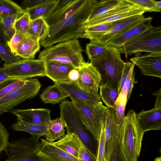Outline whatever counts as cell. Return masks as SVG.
<instances>
[{"instance_id":"74e56055","label":"cell","mask_w":161,"mask_h":161,"mask_svg":"<svg viewBox=\"0 0 161 161\" xmlns=\"http://www.w3.org/2000/svg\"><path fill=\"white\" fill-rule=\"evenodd\" d=\"M108 45L97 41H90L86 44V53L90 60L92 58L105 50Z\"/></svg>"},{"instance_id":"836d02e7","label":"cell","mask_w":161,"mask_h":161,"mask_svg":"<svg viewBox=\"0 0 161 161\" xmlns=\"http://www.w3.org/2000/svg\"><path fill=\"white\" fill-rule=\"evenodd\" d=\"M14 2L10 0H0V21L7 16L23 14L26 12Z\"/></svg>"},{"instance_id":"5bb4252c","label":"cell","mask_w":161,"mask_h":161,"mask_svg":"<svg viewBox=\"0 0 161 161\" xmlns=\"http://www.w3.org/2000/svg\"><path fill=\"white\" fill-rule=\"evenodd\" d=\"M79 69L78 86L87 92L98 93L101 76L97 69L87 62Z\"/></svg>"},{"instance_id":"83f0119b","label":"cell","mask_w":161,"mask_h":161,"mask_svg":"<svg viewBox=\"0 0 161 161\" xmlns=\"http://www.w3.org/2000/svg\"><path fill=\"white\" fill-rule=\"evenodd\" d=\"M125 1V0H97L92 12L86 22L103 15L117 7L123 3Z\"/></svg>"},{"instance_id":"f546056e","label":"cell","mask_w":161,"mask_h":161,"mask_svg":"<svg viewBox=\"0 0 161 161\" xmlns=\"http://www.w3.org/2000/svg\"><path fill=\"white\" fill-rule=\"evenodd\" d=\"M113 24V22L104 23L85 28L80 38L88 39L90 41H97L109 30Z\"/></svg>"},{"instance_id":"484cf974","label":"cell","mask_w":161,"mask_h":161,"mask_svg":"<svg viewBox=\"0 0 161 161\" xmlns=\"http://www.w3.org/2000/svg\"><path fill=\"white\" fill-rule=\"evenodd\" d=\"M68 95L56 83L46 88L40 95V97L45 103L55 104L59 103Z\"/></svg>"},{"instance_id":"f907efd6","label":"cell","mask_w":161,"mask_h":161,"mask_svg":"<svg viewBox=\"0 0 161 161\" xmlns=\"http://www.w3.org/2000/svg\"><path fill=\"white\" fill-rule=\"evenodd\" d=\"M3 39H4V38L3 35L1 30L0 29V42L3 43Z\"/></svg>"},{"instance_id":"681fc988","label":"cell","mask_w":161,"mask_h":161,"mask_svg":"<svg viewBox=\"0 0 161 161\" xmlns=\"http://www.w3.org/2000/svg\"><path fill=\"white\" fill-rule=\"evenodd\" d=\"M9 78L5 72L3 67H0V82Z\"/></svg>"},{"instance_id":"ba28073f","label":"cell","mask_w":161,"mask_h":161,"mask_svg":"<svg viewBox=\"0 0 161 161\" xmlns=\"http://www.w3.org/2000/svg\"><path fill=\"white\" fill-rule=\"evenodd\" d=\"M121 53L130 56L138 52H161V27H152L144 31L137 39L116 47Z\"/></svg>"},{"instance_id":"d4e9b609","label":"cell","mask_w":161,"mask_h":161,"mask_svg":"<svg viewBox=\"0 0 161 161\" xmlns=\"http://www.w3.org/2000/svg\"><path fill=\"white\" fill-rule=\"evenodd\" d=\"M17 121L12 125V128L16 131H23L30 133L31 136L40 138L45 136L47 131L46 124H36L27 122L19 117Z\"/></svg>"},{"instance_id":"60d3db41","label":"cell","mask_w":161,"mask_h":161,"mask_svg":"<svg viewBox=\"0 0 161 161\" xmlns=\"http://www.w3.org/2000/svg\"><path fill=\"white\" fill-rule=\"evenodd\" d=\"M104 125L102 128L97 155V161H105V139L104 133Z\"/></svg>"},{"instance_id":"b9f144b4","label":"cell","mask_w":161,"mask_h":161,"mask_svg":"<svg viewBox=\"0 0 161 161\" xmlns=\"http://www.w3.org/2000/svg\"><path fill=\"white\" fill-rule=\"evenodd\" d=\"M78 158L82 161H97V156L93 154L83 142L78 152Z\"/></svg>"},{"instance_id":"7402d4cb","label":"cell","mask_w":161,"mask_h":161,"mask_svg":"<svg viewBox=\"0 0 161 161\" xmlns=\"http://www.w3.org/2000/svg\"><path fill=\"white\" fill-rule=\"evenodd\" d=\"M52 142L59 148L78 158V152L82 142L75 134L67 131L61 139Z\"/></svg>"},{"instance_id":"ee69618b","label":"cell","mask_w":161,"mask_h":161,"mask_svg":"<svg viewBox=\"0 0 161 161\" xmlns=\"http://www.w3.org/2000/svg\"><path fill=\"white\" fill-rule=\"evenodd\" d=\"M9 134L5 126L0 121V154L4 151L8 142Z\"/></svg>"},{"instance_id":"6da1fadb","label":"cell","mask_w":161,"mask_h":161,"mask_svg":"<svg viewBox=\"0 0 161 161\" xmlns=\"http://www.w3.org/2000/svg\"><path fill=\"white\" fill-rule=\"evenodd\" d=\"M97 1L70 0L64 5H58L54 11L45 19L49 29L40 40V45L46 48L57 43L80 38Z\"/></svg>"},{"instance_id":"1f68e13d","label":"cell","mask_w":161,"mask_h":161,"mask_svg":"<svg viewBox=\"0 0 161 161\" xmlns=\"http://www.w3.org/2000/svg\"><path fill=\"white\" fill-rule=\"evenodd\" d=\"M27 79L9 78L0 82V100L24 85Z\"/></svg>"},{"instance_id":"5b68a950","label":"cell","mask_w":161,"mask_h":161,"mask_svg":"<svg viewBox=\"0 0 161 161\" xmlns=\"http://www.w3.org/2000/svg\"><path fill=\"white\" fill-rule=\"evenodd\" d=\"M60 117L64 122L67 131L75 134L84 145L97 156L98 143L85 127L75 105L68 99L59 104Z\"/></svg>"},{"instance_id":"d6986e66","label":"cell","mask_w":161,"mask_h":161,"mask_svg":"<svg viewBox=\"0 0 161 161\" xmlns=\"http://www.w3.org/2000/svg\"><path fill=\"white\" fill-rule=\"evenodd\" d=\"M119 127L116 112L109 108L104 127L105 159L107 160L111 152L115 141L118 136Z\"/></svg>"},{"instance_id":"e0dca14e","label":"cell","mask_w":161,"mask_h":161,"mask_svg":"<svg viewBox=\"0 0 161 161\" xmlns=\"http://www.w3.org/2000/svg\"><path fill=\"white\" fill-rule=\"evenodd\" d=\"M136 117L141 129L145 133L150 130L161 129V105H155L151 109H142Z\"/></svg>"},{"instance_id":"d590c367","label":"cell","mask_w":161,"mask_h":161,"mask_svg":"<svg viewBox=\"0 0 161 161\" xmlns=\"http://www.w3.org/2000/svg\"><path fill=\"white\" fill-rule=\"evenodd\" d=\"M144 10L145 12H160L161 10V1L153 0H127Z\"/></svg>"},{"instance_id":"4316f807","label":"cell","mask_w":161,"mask_h":161,"mask_svg":"<svg viewBox=\"0 0 161 161\" xmlns=\"http://www.w3.org/2000/svg\"><path fill=\"white\" fill-rule=\"evenodd\" d=\"M46 126L47 131L45 137L50 142L59 140L65 135V125L60 117L51 120L47 123Z\"/></svg>"},{"instance_id":"8fae6325","label":"cell","mask_w":161,"mask_h":161,"mask_svg":"<svg viewBox=\"0 0 161 161\" xmlns=\"http://www.w3.org/2000/svg\"><path fill=\"white\" fill-rule=\"evenodd\" d=\"M136 53L130 59L132 63L138 67L142 74L149 76L161 78V52L149 53L143 55Z\"/></svg>"},{"instance_id":"cb8c5ba5","label":"cell","mask_w":161,"mask_h":161,"mask_svg":"<svg viewBox=\"0 0 161 161\" xmlns=\"http://www.w3.org/2000/svg\"><path fill=\"white\" fill-rule=\"evenodd\" d=\"M59 0H46L44 2L34 7L25 9L31 20L49 16L56 9Z\"/></svg>"},{"instance_id":"9c48e42d","label":"cell","mask_w":161,"mask_h":161,"mask_svg":"<svg viewBox=\"0 0 161 161\" xmlns=\"http://www.w3.org/2000/svg\"><path fill=\"white\" fill-rule=\"evenodd\" d=\"M5 72L9 78L27 79L46 75L45 62L39 59H22L17 62L4 64Z\"/></svg>"},{"instance_id":"bcb514c9","label":"cell","mask_w":161,"mask_h":161,"mask_svg":"<svg viewBox=\"0 0 161 161\" xmlns=\"http://www.w3.org/2000/svg\"><path fill=\"white\" fill-rule=\"evenodd\" d=\"M79 76V69L74 68L69 72L68 74V78L69 81L78 86V81Z\"/></svg>"},{"instance_id":"9a60e30c","label":"cell","mask_w":161,"mask_h":161,"mask_svg":"<svg viewBox=\"0 0 161 161\" xmlns=\"http://www.w3.org/2000/svg\"><path fill=\"white\" fill-rule=\"evenodd\" d=\"M58 84L72 102H78L92 105L102 103L98 93L87 92L71 81Z\"/></svg>"},{"instance_id":"f1b7e54d","label":"cell","mask_w":161,"mask_h":161,"mask_svg":"<svg viewBox=\"0 0 161 161\" xmlns=\"http://www.w3.org/2000/svg\"><path fill=\"white\" fill-rule=\"evenodd\" d=\"M49 29V26L44 19L39 18L31 20L28 35L39 41L47 34Z\"/></svg>"},{"instance_id":"3957f363","label":"cell","mask_w":161,"mask_h":161,"mask_svg":"<svg viewBox=\"0 0 161 161\" xmlns=\"http://www.w3.org/2000/svg\"><path fill=\"white\" fill-rule=\"evenodd\" d=\"M144 133L137 119L136 113L132 110H129L118 133L122 152L128 161H137Z\"/></svg>"},{"instance_id":"f6af8a7d","label":"cell","mask_w":161,"mask_h":161,"mask_svg":"<svg viewBox=\"0 0 161 161\" xmlns=\"http://www.w3.org/2000/svg\"><path fill=\"white\" fill-rule=\"evenodd\" d=\"M134 64L130 62H125L123 69L121 80L118 88L119 94L125 82L129 73Z\"/></svg>"},{"instance_id":"2e32d148","label":"cell","mask_w":161,"mask_h":161,"mask_svg":"<svg viewBox=\"0 0 161 161\" xmlns=\"http://www.w3.org/2000/svg\"><path fill=\"white\" fill-rule=\"evenodd\" d=\"M143 14H139L119 19L113 22L109 30L97 41L105 43L145 19Z\"/></svg>"},{"instance_id":"52a82bcc","label":"cell","mask_w":161,"mask_h":161,"mask_svg":"<svg viewBox=\"0 0 161 161\" xmlns=\"http://www.w3.org/2000/svg\"><path fill=\"white\" fill-rule=\"evenodd\" d=\"M39 138L31 136L8 142L4 151L8 156L4 161H46L44 158L38 154L41 142Z\"/></svg>"},{"instance_id":"4fadbf2b","label":"cell","mask_w":161,"mask_h":161,"mask_svg":"<svg viewBox=\"0 0 161 161\" xmlns=\"http://www.w3.org/2000/svg\"><path fill=\"white\" fill-rule=\"evenodd\" d=\"M152 17L146 18L140 23L105 43L116 47H120L138 39L146 30L152 27Z\"/></svg>"},{"instance_id":"7bdbcfd3","label":"cell","mask_w":161,"mask_h":161,"mask_svg":"<svg viewBox=\"0 0 161 161\" xmlns=\"http://www.w3.org/2000/svg\"><path fill=\"white\" fill-rule=\"evenodd\" d=\"M25 37L21 34L15 32L14 34L6 44L14 54L16 49L21 41Z\"/></svg>"},{"instance_id":"e575fe53","label":"cell","mask_w":161,"mask_h":161,"mask_svg":"<svg viewBox=\"0 0 161 161\" xmlns=\"http://www.w3.org/2000/svg\"><path fill=\"white\" fill-rule=\"evenodd\" d=\"M30 21L29 15L26 11L16 20L14 24L15 31L25 37L28 36Z\"/></svg>"},{"instance_id":"4dcf8cb0","label":"cell","mask_w":161,"mask_h":161,"mask_svg":"<svg viewBox=\"0 0 161 161\" xmlns=\"http://www.w3.org/2000/svg\"><path fill=\"white\" fill-rule=\"evenodd\" d=\"M22 14H16L7 16L0 21V29L6 43L15 33L14 24L15 21Z\"/></svg>"},{"instance_id":"7a4b0ae2","label":"cell","mask_w":161,"mask_h":161,"mask_svg":"<svg viewBox=\"0 0 161 161\" xmlns=\"http://www.w3.org/2000/svg\"><path fill=\"white\" fill-rule=\"evenodd\" d=\"M90 63L100 74L99 86L118 89L125 62L116 47L108 45L105 50L92 58Z\"/></svg>"},{"instance_id":"ac0fdd59","label":"cell","mask_w":161,"mask_h":161,"mask_svg":"<svg viewBox=\"0 0 161 161\" xmlns=\"http://www.w3.org/2000/svg\"><path fill=\"white\" fill-rule=\"evenodd\" d=\"M38 154L49 161H82L44 139H41Z\"/></svg>"},{"instance_id":"8d00e7d4","label":"cell","mask_w":161,"mask_h":161,"mask_svg":"<svg viewBox=\"0 0 161 161\" xmlns=\"http://www.w3.org/2000/svg\"><path fill=\"white\" fill-rule=\"evenodd\" d=\"M135 65L131 68L120 92L119 96L128 101L131 94L134 84L136 83L135 80V72L134 70Z\"/></svg>"},{"instance_id":"30bf717a","label":"cell","mask_w":161,"mask_h":161,"mask_svg":"<svg viewBox=\"0 0 161 161\" xmlns=\"http://www.w3.org/2000/svg\"><path fill=\"white\" fill-rule=\"evenodd\" d=\"M145 11L141 7L125 0L117 7L104 14L86 22L85 28L101 24L113 22L128 17L143 14Z\"/></svg>"},{"instance_id":"8992f818","label":"cell","mask_w":161,"mask_h":161,"mask_svg":"<svg viewBox=\"0 0 161 161\" xmlns=\"http://www.w3.org/2000/svg\"><path fill=\"white\" fill-rule=\"evenodd\" d=\"M87 130L98 142L103 126L104 125L109 108L102 103L92 105L78 102H72Z\"/></svg>"},{"instance_id":"44dd1931","label":"cell","mask_w":161,"mask_h":161,"mask_svg":"<svg viewBox=\"0 0 161 161\" xmlns=\"http://www.w3.org/2000/svg\"><path fill=\"white\" fill-rule=\"evenodd\" d=\"M45 63V76L54 83L58 84L70 81L68 78V74L71 69L75 68L72 66L53 61H48Z\"/></svg>"},{"instance_id":"c3c4849f","label":"cell","mask_w":161,"mask_h":161,"mask_svg":"<svg viewBox=\"0 0 161 161\" xmlns=\"http://www.w3.org/2000/svg\"><path fill=\"white\" fill-rule=\"evenodd\" d=\"M18 105L16 103H11L0 104V115L4 112L12 110L15 106Z\"/></svg>"},{"instance_id":"d6a6232c","label":"cell","mask_w":161,"mask_h":161,"mask_svg":"<svg viewBox=\"0 0 161 161\" xmlns=\"http://www.w3.org/2000/svg\"><path fill=\"white\" fill-rule=\"evenodd\" d=\"M99 87L101 99L108 107L113 109L119 94L118 89L105 86H100Z\"/></svg>"},{"instance_id":"7c38bea8","label":"cell","mask_w":161,"mask_h":161,"mask_svg":"<svg viewBox=\"0 0 161 161\" xmlns=\"http://www.w3.org/2000/svg\"><path fill=\"white\" fill-rule=\"evenodd\" d=\"M41 85L37 78L27 79L21 87L0 100V104L15 103L18 105L27 99L35 97L38 93Z\"/></svg>"},{"instance_id":"f35d334b","label":"cell","mask_w":161,"mask_h":161,"mask_svg":"<svg viewBox=\"0 0 161 161\" xmlns=\"http://www.w3.org/2000/svg\"><path fill=\"white\" fill-rule=\"evenodd\" d=\"M0 58L4 62V64H12L22 59L13 54L6 44L1 42Z\"/></svg>"},{"instance_id":"7dc6e473","label":"cell","mask_w":161,"mask_h":161,"mask_svg":"<svg viewBox=\"0 0 161 161\" xmlns=\"http://www.w3.org/2000/svg\"><path fill=\"white\" fill-rule=\"evenodd\" d=\"M46 0H25L23 1L22 6L26 8L34 7L44 2Z\"/></svg>"},{"instance_id":"277c9868","label":"cell","mask_w":161,"mask_h":161,"mask_svg":"<svg viewBox=\"0 0 161 161\" xmlns=\"http://www.w3.org/2000/svg\"><path fill=\"white\" fill-rule=\"evenodd\" d=\"M78 39H73L45 48L40 53L38 59L45 62L53 61L70 65L79 69L86 63Z\"/></svg>"},{"instance_id":"603a6c76","label":"cell","mask_w":161,"mask_h":161,"mask_svg":"<svg viewBox=\"0 0 161 161\" xmlns=\"http://www.w3.org/2000/svg\"><path fill=\"white\" fill-rule=\"evenodd\" d=\"M40 48L39 41L28 36L20 42L14 54L23 59H33Z\"/></svg>"},{"instance_id":"ffe728a7","label":"cell","mask_w":161,"mask_h":161,"mask_svg":"<svg viewBox=\"0 0 161 161\" xmlns=\"http://www.w3.org/2000/svg\"><path fill=\"white\" fill-rule=\"evenodd\" d=\"M10 112L24 121L36 124H44L51 119L49 109L43 108L12 109Z\"/></svg>"},{"instance_id":"ab89813d","label":"cell","mask_w":161,"mask_h":161,"mask_svg":"<svg viewBox=\"0 0 161 161\" xmlns=\"http://www.w3.org/2000/svg\"><path fill=\"white\" fill-rule=\"evenodd\" d=\"M105 161H128L125 157L120 146L118 136L116 139L107 160Z\"/></svg>"}]
</instances>
